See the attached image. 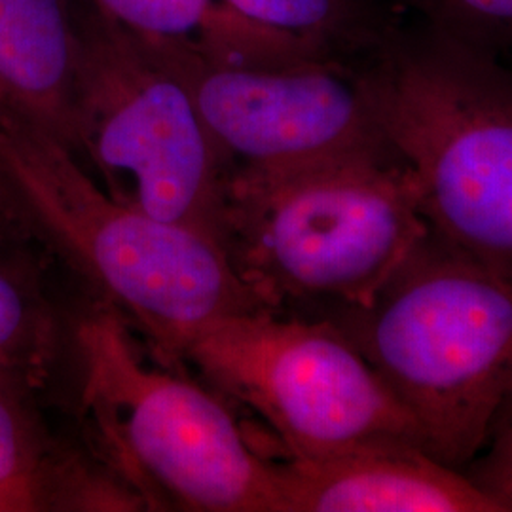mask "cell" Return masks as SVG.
Masks as SVG:
<instances>
[{
  "instance_id": "obj_11",
  "label": "cell",
  "mask_w": 512,
  "mask_h": 512,
  "mask_svg": "<svg viewBox=\"0 0 512 512\" xmlns=\"http://www.w3.org/2000/svg\"><path fill=\"white\" fill-rule=\"evenodd\" d=\"M129 33L209 63L281 67L330 61L243 18L224 0H95Z\"/></svg>"
},
{
  "instance_id": "obj_6",
  "label": "cell",
  "mask_w": 512,
  "mask_h": 512,
  "mask_svg": "<svg viewBox=\"0 0 512 512\" xmlns=\"http://www.w3.org/2000/svg\"><path fill=\"white\" fill-rule=\"evenodd\" d=\"M74 342L84 412L143 494L181 511L281 512L277 463L217 395L148 365L118 311L84 317Z\"/></svg>"
},
{
  "instance_id": "obj_17",
  "label": "cell",
  "mask_w": 512,
  "mask_h": 512,
  "mask_svg": "<svg viewBox=\"0 0 512 512\" xmlns=\"http://www.w3.org/2000/svg\"><path fill=\"white\" fill-rule=\"evenodd\" d=\"M509 416H512V395L509 397L507 404H505V408L501 410V414H499V420H497V423H499V421L505 420V418H509ZM497 423H495V425H497Z\"/></svg>"
},
{
  "instance_id": "obj_10",
  "label": "cell",
  "mask_w": 512,
  "mask_h": 512,
  "mask_svg": "<svg viewBox=\"0 0 512 512\" xmlns=\"http://www.w3.org/2000/svg\"><path fill=\"white\" fill-rule=\"evenodd\" d=\"M76 86L71 0H0V124L73 152Z\"/></svg>"
},
{
  "instance_id": "obj_1",
  "label": "cell",
  "mask_w": 512,
  "mask_h": 512,
  "mask_svg": "<svg viewBox=\"0 0 512 512\" xmlns=\"http://www.w3.org/2000/svg\"><path fill=\"white\" fill-rule=\"evenodd\" d=\"M0 220L135 321L167 363L226 315L264 310L219 239L114 200L69 148L0 124Z\"/></svg>"
},
{
  "instance_id": "obj_9",
  "label": "cell",
  "mask_w": 512,
  "mask_h": 512,
  "mask_svg": "<svg viewBox=\"0 0 512 512\" xmlns=\"http://www.w3.org/2000/svg\"><path fill=\"white\" fill-rule=\"evenodd\" d=\"M281 512H507L494 495L414 444L277 463Z\"/></svg>"
},
{
  "instance_id": "obj_13",
  "label": "cell",
  "mask_w": 512,
  "mask_h": 512,
  "mask_svg": "<svg viewBox=\"0 0 512 512\" xmlns=\"http://www.w3.org/2000/svg\"><path fill=\"white\" fill-rule=\"evenodd\" d=\"M243 18L313 54L359 63L391 35L374 0H224Z\"/></svg>"
},
{
  "instance_id": "obj_3",
  "label": "cell",
  "mask_w": 512,
  "mask_h": 512,
  "mask_svg": "<svg viewBox=\"0 0 512 512\" xmlns=\"http://www.w3.org/2000/svg\"><path fill=\"white\" fill-rule=\"evenodd\" d=\"M332 321L374 366L423 448L465 471L512 395V270L433 230L366 304Z\"/></svg>"
},
{
  "instance_id": "obj_15",
  "label": "cell",
  "mask_w": 512,
  "mask_h": 512,
  "mask_svg": "<svg viewBox=\"0 0 512 512\" xmlns=\"http://www.w3.org/2000/svg\"><path fill=\"white\" fill-rule=\"evenodd\" d=\"M431 25L486 50H512V0H412Z\"/></svg>"
},
{
  "instance_id": "obj_5",
  "label": "cell",
  "mask_w": 512,
  "mask_h": 512,
  "mask_svg": "<svg viewBox=\"0 0 512 512\" xmlns=\"http://www.w3.org/2000/svg\"><path fill=\"white\" fill-rule=\"evenodd\" d=\"M78 42L73 154L114 200L222 241V156L188 84L95 0H71Z\"/></svg>"
},
{
  "instance_id": "obj_2",
  "label": "cell",
  "mask_w": 512,
  "mask_h": 512,
  "mask_svg": "<svg viewBox=\"0 0 512 512\" xmlns=\"http://www.w3.org/2000/svg\"><path fill=\"white\" fill-rule=\"evenodd\" d=\"M429 232L393 150L236 171L226 186L224 249L264 310L334 319L365 308Z\"/></svg>"
},
{
  "instance_id": "obj_8",
  "label": "cell",
  "mask_w": 512,
  "mask_h": 512,
  "mask_svg": "<svg viewBox=\"0 0 512 512\" xmlns=\"http://www.w3.org/2000/svg\"><path fill=\"white\" fill-rule=\"evenodd\" d=\"M150 44L183 76L232 173L283 171L391 150L357 63L220 65Z\"/></svg>"
},
{
  "instance_id": "obj_7",
  "label": "cell",
  "mask_w": 512,
  "mask_h": 512,
  "mask_svg": "<svg viewBox=\"0 0 512 512\" xmlns=\"http://www.w3.org/2000/svg\"><path fill=\"white\" fill-rule=\"evenodd\" d=\"M183 359L253 410L287 458L384 444L423 448L403 404L329 319L238 311L198 332Z\"/></svg>"
},
{
  "instance_id": "obj_16",
  "label": "cell",
  "mask_w": 512,
  "mask_h": 512,
  "mask_svg": "<svg viewBox=\"0 0 512 512\" xmlns=\"http://www.w3.org/2000/svg\"><path fill=\"white\" fill-rule=\"evenodd\" d=\"M480 454L463 473L512 512V416L495 425L486 452Z\"/></svg>"
},
{
  "instance_id": "obj_4",
  "label": "cell",
  "mask_w": 512,
  "mask_h": 512,
  "mask_svg": "<svg viewBox=\"0 0 512 512\" xmlns=\"http://www.w3.org/2000/svg\"><path fill=\"white\" fill-rule=\"evenodd\" d=\"M431 230L512 270V71L439 27L393 33L357 63Z\"/></svg>"
},
{
  "instance_id": "obj_14",
  "label": "cell",
  "mask_w": 512,
  "mask_h": 512,
  "mask_svg": "<svg viewBox=\"0 0 512 512\" xmlns=\"http://www.w3.org/2000/svg\"><path fill=\"white\" fill-rule=\"evenodd\" d=\"M35 389L0 374V511H40L57 503L59 469L31 404Z\"/></svg>"
},
{
  "instance_id": "obj_12",
  "label": "cell",
  "mask_w": 512,
  "mask_h": 512,
  "mask_svg": "<svg viewBox=\"0 0 512 512\" xmlns=\"http://www.w3.org/2000/svg\"><path fill=\"white\" fill-rule=\"evenodd\" d=\"M21 239L0 220V374L37 389L54 366L57 323Z\"/></svg>"
}]
</instances>
